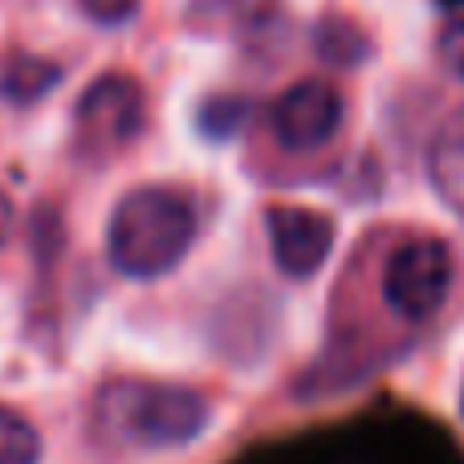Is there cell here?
<instances>
[{"label": "cell", "mask_w": 464, "mask_h": 464, "mask_svg": "<svg viewBox=\"0 0 464 464\" xmlns=\"http://www.w3.org/2000/svg\"><path fill=\"white\" fill-rule=\"evenodd\" d=\"M196 240V208L176 188H135L111 212L106 256L122 277L151 281L171 273Z\"/></svg>", "instance_id": "cell-1"}, {"label": "cell", "mask_w": 464, "mask_h": 464, "mask_svg": "<svg viewBox=\"0 0 464 464\" xmlns=\"http://www.w3.org/2000/svg\"><path fill=\"white\" fill-rule=\"evenodd\" d=\"M94 428L127 449H179L208 428V400L176 383L114 379L94 400Z\"/></svg>", "instance_id": "cell-2"}, {"label": "cell", "mask_w": 464, "mask_h": 464, "mask_svg": "<svg viewBox=\"0 0 464 464\" xmlns=\"http://www.w3.org/2000/svg\"><path fill=\"white\" fill-rule=\"evenodd\" d=\"M143 119H147L143 86L130 73H102L78 98V111H73V147L86 160L106 163L122 147L135 143L139 130H143Z\"/></svg>", "instance_id": "cell-3"}, {"label": "cell", "mask_w": 464, "mask_h": 464, "mask_svg": "<svg viewBox=\"0 0 464 464\" xmlns=\"http://www.w3.org/2000/svg\"><path fill=\"white\" fill-rule=\"evenodd\" d=\"M452 289V248L440 237H411L383 265V302L395 318L428 322Z\"/></svg>", "instance_id": "cell-4"}, {"label": "cell", "mask_w": 464, "mask_h": 464, "mask_svg": "<svg viewBox=\"0 0 464 464\" xmlns=\"http://www.w3.org/2000/svg\"><path fill=\"white\" fill-rule=\"evenodd\" d=\"M343 127V94L322 78L294 82L273 106V135L285 151H318Z\"/></svg>", "instance_id": "cell-5"}, {"label": "cell", "mask_w": 464, "mask_h": 464, "mask_svg": "<svg viewBox=\"0 0 464 464\" xmlns=\"http://www.w3.org/2000/svg\"><path fill=\"white\" fill-rule=\"evenodd\" d=\"M265 228H269V248L273 261L285 277L305 281L326 265L330 248H334V220L326 212L314 208H297V204H277L265 217Z\"/></svg>", "instance_id": "cell-6"}, {"label": "cell", "mask_w": 464, "mask_h": 464, "mask_svg": "<svg viewBox=\"0 0 464 464\" xmlns=\"http://www.w3.org/2000/svg\"><path fill=\"white\" fill-rule=\"evenodd\" d=\"M428 176L440 200L449 204L457 217H464V106L444 119L436 130L432 147H428Z\"/></svg>", "instance_id": "cell-7"}, {"label": "cell", "mask_w": 464, "mask_h": 464, "mask_svg": "<svg viewBox=\"0 0 464 464\" xmlns=\"http://www.w3.org/2000/svg\"><path fill=\"white\" fill-rule=\"evenodd\" d=\"M62 78V70L41 57H13V62L0 70V94L8 102H37L49 94V86Z\"/></svg>", "instance_id": "cell-8"}, {"label": "cell", "mask_w": 464, "mask_h": 464, "mask_svg": "<svg viewBox=\"0 0 464 464\" xmlns=\"http://www.w3.org/2000/svg\"><path fill=\"white\" fill-rule=\"evenodd\" d=\"M41 460V432L21 411L0 403V464H37Z\"/></svg>", "instance_id": "cell-9"}, {"label": "cell", "mask_w": 464, "mask_h": 464, "mask_svg": "<svg viewBox=\"0 0 464 464\" xmlns=\"http://www.w3.org/2000/svg\"><path fill=\"white\" fill-rule=\"evenodd\" d=\"M318 53L330 65H359V57H367V37L346 21H326L318 29Z\"/></svg>", "instance_id": "cell-10"}, {"label": "cell", "mask_w": 464, "mask_h": 464, "mask_svg": "<svg viewBox=\"0 0 464 464\" xmlns=\"http://www.w3.org/2000/svg\"><path fill=\"white\" fill-rule=\"evenodd\" d=\"M240 122H245V102H237V98H217V102H208L200 111V127H204V135H212V139L232 135Z\"/></svg>", "instance_id": "cell-11"}, {"label": "cell", "mask_w": 464, "mask_h": 464, "mask_svg": "<svg viewBox=\"0 0 464 464\" xmlns=\"http://www.w3.org/2000/svg\"><path fill=\"white\" fill-rule=\"evenodd\" d=\"M436 53H440L444 70H449L452 78L464 82V16H457V21L444 24L440 41H436Z\"/></svg>", "instance_id": "cell-12"}, {"label": "cell", "mask_w": 464, "mask_h": 464, "mask_svg": "<svg viewBox=\"0 0 464 464\" xmlns=\"http://www.w3.org/2000/svg\"><path fill=\"white\" fill-rule=\"evenodd\" d=\"M82 13L98 24H122L127 16H135V5L139 0H78Z\"/></svg>", "instance_id": "cell-13"}, {"label": "cell", "mask_w": 464, "mask_h": 464, "mask_svg": "<svg viewBox=\"0 0 464 464\" xmlns=\"http://www.w3.org/2000/svg\"><path fill=\"white\" fill-rule=\"evenodd\" d=\"M8 232H13V200H8V196L0 192V248H5Z\"/></svg>", "instance_id": "cell-14"}, {"label": "cell", "mask_w": 464, "mask_h": 464, "mask_svg": "<svg viewBox=\"0 0 464 464\" xmlns=\"http://www.w3.org/2000/svg\"><path fill=\"white\" fill-rule=\"evenodd\" d=\"M460 411H464V392H460Z\"/></svg>", "instance_id": "cell-15"}]
</instances>
